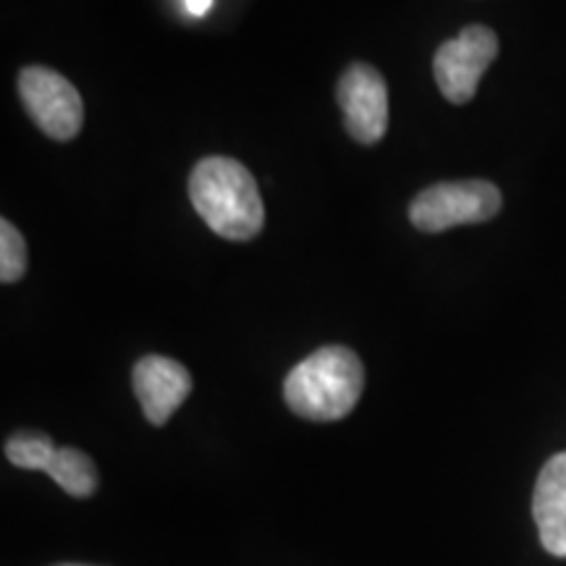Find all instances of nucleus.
<instances>
[{
  "instance_id": "1",
  "label": "nucleus",
  "mask_w": 566,
  "mask_h": 566,
  "mask_svg": "<svg viewBox=\"0 0 566 566\" xmlns=\"http://www.w3.org/2000/svg\"><path fill=\"white\" fill-rule=\"evenodd\" d=\"M189 200L197 216L218 237L250 242L265 226V205L258 181L239 160L210 155L189 176Z\"/></svg>"
},
{
  "instance_id": "2",
  "label": "nucleus",
  "mask_w": 566,
  "mask_h": 566,
  "mask_svg": "<svg viewBox=\"0 0 566 566\" xmlns=\"http://www.w3.org/2000/svg\"><path fill=\"white\" fill-rule=\"evenodd\" d=\"M365 367L346 346H323L289 373L283 399L294 415L315 422L342 420L357 407Z\"/></svg>"
},
{
  "instance_id": "3",
  "label": "nucleus",
  "mask_w": 566,
  "mask_h": 566,
  "mask_svg": "<svg viewBox=\"0 0 566 566\" xmlns=\"http://www.w3.org/2000/svg\"><path fill=\"white\" fill-rule=\"evenodd\" d=\"M504 197L485 179L443 181L420 192L409 205V221L424 233H441L467 223H485L499 216Z\"/></svg>"
},
{
  "instance_id": "4",
  "label": "nucleus",
  "mask_w": 566,
  "mask_h": 566,
  "mask_svg": "<svg viewBox=\"0 0 566 566\" xmlns=\"http://www.w3.org/2000/svg\"><path fill=\"white\" fill-rule=\"evenodd\" d=\"M21 103L51 139L66 142L82 132L84 103L66 76L45 66H27L19 74Z\"/></svg>"
},
{
  "instance_id": "5",
  "label": "nucleus",
  "mask_w": 566,
  "mask_h": 566,
  "mask_svg": "<svg viewBox=\"0 0 566 566\" xmlns=\"http://www.w3.org/2000/svg\"><path fill=\"white\" fill-rule=\"evenodd\" d=\"M495 55L499 38L483 24L464 27L459 38L443 42L433 59V74L446 101L454 105L470 103Z\"/></svg>"
},
{
  "instance_id": "6",
  "label": "nucleus",
  "mask_w": 566,
  "mask_h": 566,
  "mask_svg": "<svg viewBox=\"0 0 566 566\" xmlns=\"http://www.w3.org/2000/svg\"><path fill=\"white\" fill-rule=\"evenodd\" d=\"M344 126L359 145H375L388 132V87L378 69L354 63L338 82Z\"/></svg>"
},
{
  "instance_id": "7",
  "label": "nucleus",
  "mask_w": 566,
  "mask_h": 566,
  "mask_svg": "<svg viewBox=\"0 0 566 566\" xmlns=\"http://www.w3.org/2000/svg\"><path fill=\"white\" fill-rule=\"evenodd\" d=\"M132 384L147 420L153 424H166L168 417L184 405V399L192 391V375L176 359L147 354L134 365Z\"/></svg>"
},
{
  "instance_id": "8",
  "label": "nucleus",
  "mask_w": 566,
  "mask_h": 566,
  "mask_svg": "<svg viewBox=\"0 0 566 566\" xmlns=\"http://www.w3.org/2000/svg\"><path fill=\"white\" fill-rule=\"evenodd\" d=\"M533 514L543 548L566 558V451L551 457L537 475Z\"/></svg>"
},
{
  "instance_id": "9",
  "label": "nucleus",
  "mask_w": 566,
  "mask_h": 566,
  "mask_svg": "<svg viewBox=\"0 0 566 566\" xmlns=\"http://www.w3.org/2000/svg\"><path fill=\"white\" fill-rule=\"evenodd\" d=\"M45 472L74 499H87L97 488V470L92 459L80 449H71V446L55 449Z\"/></svg>"
},
{
  "instance_id": "10",
  "label": "nucleus",
  "mask_w": 566,
  "mask_h": 566,
  "mask_svg": "<svg viewBox=\"0 0 566 566\" xmlns=\"http://www.w3.org/2000/svg\"><path fill=\"white\" fill-rule=\"evenodd\" d=\"M55 446L45 433H17L6 441V457L11 464L21 470H40L45 472L55 454Z\"/></svg>"
},
{
  "instance_id": "11",
  "label": "nucleus",
  "mask_w": 566,
  "mask_h": 566,
  "mask_svg": "<svg viewBox=\"0 0 566 566\" xmlns=\"http://www.w3.org/2000/svg\"><path fill=\"white\" fill-rule=\"evenodd\" d=\"M27 273V242L11 221H0V281L17 283Z\"/></svg>"
},
{
  "instance_id": "12",
  "label": "nucleus",
  "mask_w": 566,
  "mask_h": 566,
  "mask_svg": "<svg viewBox=\"0 0 566 566\" xmlns=\"http://www.w3.org/2000/svg\"><path fill=\"white\" fill-rule=\"evenodd\" d=\"M184 9L192 13V17H205L212 9V0H184Z\"/></svg>"
},
{
  "instance_id": "13",
  "label": "nucleus",
  "mask_w": 566,
  "mask_h": 566,
  "mask_svg": "<svg viewBox=\"0 0 566 566\" xmlns=\"http://www.w3.org/2000/svg\"><path fill=\"white\" fill-rule=\"evenodd\" d=\"M61 566H84V564H61Z\"/></svg>"
}]
</instances>
